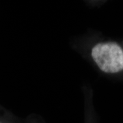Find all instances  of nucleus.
Instances as JSON below:
<instances>
[{
  "label": "nucleus",
  "instance_id": "1",
  "mask_svg": "<svg viewBox=\"0 0 123 123\" xmlns=\"http://www.w3.org/2000/svg\"><path fill=\"white\" fill-rule=\"evenodd\" d=\"M92 57L105 73H115L123 70V51L116 43L97 44L92 49Z\"/></svg>",
  "mask_w": 123,
  "mask_h": 123
}]
</instances>
